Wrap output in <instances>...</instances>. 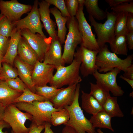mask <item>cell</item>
I'll return each instance as SVG.
<instances>
[{"label": "cell", "instance_id": "37", "mask_svg": "<svg viewBox=\"0 0 133 133\" xmlns=\"http://www.w3.org/2000/svg\"><path fill=\"white\" fill-rule=\"evenodd\" d=\"M50 5H54L61 12L62 16L69 18L71 17L67 10L64 0H45Z\"/></svg>", "mask_w": 133, "mask_h": 133}, {"label": "cell", "instance_id": "39", "mask_svg": "<svg viewBox=\"0 0 133 133\" xmlns=\"http://www.w3.org/2000/svg\"><path fill=\"white\" fill-rule=\"evenodd\" d=\"M9 37H7L0 34V51L2 52L4 56L5 54L9 42Z\"/></svg>", "mask_w": 133, "mask_h": 133}, {"label": "cell", "instance_id": "15", "mask_svg": "<svg viewBox=\"0 0 133 133\" xmlns=\"http://www.w3.org/2000/svg\"><path fill=\"white\" fill-rule=\"evenodd\" d=\"M50 5L45 0L39 2L38 10L40 20L52 41L58 39L57 32L55 30L56 23L51 18L49 7Z\"/></svg>", "mask_w": 133, "mask_h": 133}, {"label": "cell", "instance_id": "18", "mask_svg": "<svg viewBox=\"0 0 133 133\" xmlns=\"http://www.w3.org/2000/svg\"><path fill=\"white\" fill-rule=\"evenodd\" d=\"M14 63L17 69L18 75L21 79L28 88L35 93V87L32 79L34 66L24 62L17 56L14 60Z\"/></svg>", "mask_w": 133, "mask_h": 133}, {"label": "cell", "instance_id": "22", "mask_svg": "<svg viewBox=\"0 0 133 133\" xmlns=\"http://www.w3.org/2000/svg\"><path fill=\"white\" fill-rule=\"evenodd\" d=\"M50 12L54 16L58 27L57 36L61 44L65 42L67 30L66 24L69 18L64 17L59 10L55 7L50 9Z\"/></svg>", "mask_w": 133, "mask_h": 133}, {"label": "cell", "instance_id": "13", "mask_svg": "<svg viewBox=\"0 0 133 133\" xmlns=\"http://www.w3.org/2000/svg\"><path fill=\"white\" fill-rule=\"evenodd\" d=\"M32 8L31 5L21 3L17 0H0V14L12 22L15 23L20 20L22 15L31 11Z\"/></svg>", "mask_w": 133, "mask_h": 133}, {"label": "cell", "instance_id": "44", "mask_svg": "<svg viewBox=\"0 0 133 133\" xmlns=\"http://www.w3.org/2000/svg\"><path fill=\"white\" fill-rule=\"evenodd\" d=\"M123 76L126 78L133 80V64L128 67L126 71L124 72Z\"/></svg>", "mask_w": 133, "mask_h": 133}, {"label": "cell", "instance_id": "40", "mask_svg": "<svg viewBox=\"0 0 133 133\" xmlns=\"http://www.w3.org/2000/svg\"><path fill=\"white\" fill-rule=\"evenodd\" d=\"M44 124L38 126L32 123L29 127L28 133H41L44 129Z\"/></svg>", "mask_w": 133, "mask_h": 133}, {"label": "cell", "instance_id": "49", "mask_svg": "<svg viewBox=\"0 0 133 133\" xmlns=\"http://www.w3.org/2000/svg\"><path fill=\"white\" fill-rule=\"evenodd\" d=\"M119 77L120 78L122 79L125 81L130 85L131 87L133 89V80L124 77L122 75H121Z\"/></svg>", "mask_w": 133, "mask_h": 133}, {"label": "cell", "instance_id": "54", "mask_svg": "<svg viewBox=\"0 0 133 133\" xmlns=\"http://www.w3.org/2000/svg\"><path fill=\"white\" fill-rule=\"evenodd\" d=\"M11 133H14L13 132L12 130H11Z\"/></svg>", "mask_w": 133, "mask_h": 133}, {"label": "cell", "instance_id": "48", "mask_svg": "<svg viewBox=\"0 0 133 133\" xmlns=\"http://www.w3.org/2000/svg\"><path fill=\"white\" fill-rule=\"evenodd\" d=\"M5 107L0 103V121L3 120Z\"/></svg>", "mask_w": 133, "mask_h": 133}, {"label": "cell", "instance_id": "28", "mask_svg": "<svg viewBox=\"0 0 133 133\" xmlns=\"http://www.w3.org/2000/svg\"><path fill=\"white\" fill-rule=\"evenodd\" d=\"M90 94L102 106L108 97L110 95L109 92L104 89L98 84L90 82Z\"/></svg>", "mask_w": 133, "mask_h": 133}, {"label": "cell", "instance_id": "32", "mask_svg": "<svg viewBox=\"0 0 133 133\" xmlns=\"http://www.w3.org/2000/svg\"><path fill=\"white\" fill-rule=\"evenodd\" d=\"M35 87L36 94L44 97L49 101L54 98L62 88L59 89L53 86L47 85Z\"/></svg>", "mask_w": 133, "mask_h": 133}, {"label": "cell", "instance_id": "43", "mask_svg": "<svg viewBox=\"0 0 133 133\" xmlns=\"http://www.w3.org/2000/svg\"><path fill=\"white\" fill-rule=\"evenodd\" d=\"M128 48L129 50L133 49V32H128L126 35Z\"/></svg>", "mask_w": 133, "mask_h": 133}, {"label": "cell", "instance_id": "26", "mask_svg": "<svg viewBox=\"0 0 133 133\" xmlns=\"http://www.w3.org/2000/svg\"><path fill=\"white\" fill-rule=\"evenodd\" d=\"M98 0H84V5L89 15L94 19L98 20H102L107 16L106 11L101 9L98 5Z\"/></svg>", "mask_w": 133, "mask_h": 133}, {"label": "cell", "instance_id": "51", "mask_svg": "<svg viewBox=\"0 0 133 133\" xmlns=\"http://www.w3.org/2000/svg\"><path fill=\"white\" fill-rule=\"evenodd\" d=\"M97 131L98 133H104L100 129H98L97 130Z\"/></svg>", "mask_w": 133, "mask_h": 133}, {"label": "cell", "instance_id": "47", "mask_svg": "<svg viewBox=\"0 0 133 133\" xmlns=\"http://www.w3.org/2000/svg\"><path fill=\"white\" fill-rule=\"evenodd\" d=\"M51 124L49 122L44 123L45 130L43 133H54L51 129Z\"/></svg>", "mask_w": 133, "mask_h": 133}, {"label": "cell", "instance_id": "7", "mask_svg": "<svg viewBox=\"0 0 133 133\" xmlns=\"http://www.w3.org/2000/svg\"><path fill=\"white\" fill-rule=\"evenodd\" d=\"M32 116L21 111L14 104L6 106L3 120L8 123L14 133H28L29 128L25 125L26 120L31 121Z\"/></svg>", "mask_w": 133, "mask_h": 133}, {"label": "cell", "instance_id": "1", "mask_svg": "<svg viewBox=\"0 0 133 133\" xmlns=\"http://www.w3.org/2000/svg\"><path fill=\"white\" fill-rule=\"evenodd\" d=\"M133 55H128L124 59L119 57L115 53L110 51L107 45L100 48L97 55L96 64L98 71L104 73L117 68L125 72L132 64Z\"/></svg>", "mask_w": 133, "mask_h": 133}, {"label": "cell", "instance_id": "19", "mask_svg": "<svg viewBox=\"0 0 133 133\" xmlns=\"http://www.w3.org/2000/svg\"><path fill=\"white\" fill-rule=\"evenodd\" d=\"M21 30L16 27L13 30L7 51L4 56L3 62L11 65L14 63V60L17 56V50L20 40L22 36Z\"/></svg>", "mask_w": 133, "mask_h": 133}, {"label": "cell", "instance_id": "3", "mask_svg": "<svg viewBox=\"0 0 133 133\" xmlns=\"http://www.w3.org/2000/svg\"><path fill=\"white\" fill-rule=\"evenodd\" d=\"M14 104L20 110L30 114L32 116V123L38 126L44 125L45 122L51 123L52 113L60 110L54 108L52 103L49 100Z\"/></svg>", "mask_w": 133, "mask_h": 133}, {"label": "cell", "instance_id": "35", "mask_svg": "<svg viewBox=\"0 0 133 133\" xmlns=\"http://www.w3.org/2000/svg\"><path fill=\"white\" fill-rule=\"evenodd\" d=\"M5 81L10 88L22 93L27 87L21 79L17 77L14 79L7 80Z\"/></svg>", "mask_w": 133, "mask_h": 133}, {"label": "cell", "instance_id": "10", "mask_svg": "<svg viewBox=\"0 0 133 133\" xmlns=\"http://www.w3.org/2000/svg\"><path fill=\"white\" fill-rule=\"evenodd\" d=\"M39 1L35 0L30 12L27 16L15 22L16 27L21 30L27 29L32 33H37L46 37L42 30L44 26L41 23L38 6Z\"/></svg>", "mask_w": 133, "mask_h": 133}, {"label": "cell", "instance_id": "31", "mask_svg": "<svg viewBox=\"0 0 133 133\" xmlns=\"http://www.w3.org/2000/svg\"><path fill=\"white\" fill-rule=\"evenodd\" d=\"M128 14L122 13L117 14L115 26V36L119 35H126L128 33L126 21Z\"/></svg>", "mask_w": 133, "mask_h": 133}, {"label": "cell", "instance_id": "21", "mask_svg": "<svg viewBox=\"0 0 133 133\" xmlns=\"http://www.w3.org/2000/svg\"><path fill=\"white\" fill-rule=\"evenodd\" d=\"M22 93L10 88L5 81L0 80V103L5 107L14 104Z\"/></svg>", "mask_w": 133, "mask_h": 133}, {"label": "cell", "instance_id": "27", "mask_svg": "<svg viewBox=\"0 0 133 133\" xmlns=\"http://www.w3.org/2000/svg\"><path fill=\"white\" fill-rule=\"evenodd\" d=\"M109 44L112 52L116 55H127L128 48L126 35L115 36L113 40Z\"/></svg>", "mask_w": 133, "mask_h": 133}, {"label": "cell", "instance_id": "6", "mask_svg": "<svg viewBox=\"0 0 133 133\" xmlns=\"http://www.w3.org/2000/svg\"><path fill=\"white\" fill-rule=\"evenodd\" d=\"M106 11L107 19L103 24L97 22L92 16L88 15L89 19L97 34V42L100 48L106 43H110L115 37V26L117 14Z\"/></svg>", "mask_w": 133, "mask_h": 133}, {"label": "cell", "instance_id": "2", "mask_svg": "<svg viewBox=\"0 0 133 133\" xmlns=\"http://www.w3.org/2000/svg\"><path fill=\"white\" fill-rule=\"evenodd\" d=\"M80 88V84H77L72 103L64 108L67 110L69 117V120L65 125L71 127L77 133H97L89 120L85 117L80 106L79 99Z\"/></svg>", "mask_w": 133, "mask_h": 133}, {"label": "cell", "instance_id": "20", "mask_svg": "<svg viewBox=\"0 0 133 133\" xmlns=\"http://www.w3.org/2000/svg\"><path fill=\"white\" fill-rule=\"evenodd\" d=\"M17 54L23 61L33 66L38 60L37 55L26 39L21 36L18 44Z\"/></svg>", "mask_w": 133, "mask_h": 133}, {"label": "cell", "instance_id": "50", "mask_svg": "<svg viewBox=\"0 0 133 133\" xmlns=\"http://www.w3.org/2000/svg\"><path fill=\"white\" fill-rule=\"evenodd\" d=\"M4 55L3 53L0 51V69L2 67V63L3 62Z\"/></svg>", "mask_w": 133, "mask_h": 133}, {"label": "cell", "instance_id": "30", "mask_svg": "<svg viewBox=\"0 0 133 133\" xmlns=\"http://www.w3.org/2000/svg\"><path fill=\"white\" fill-rule=\"evenodd\" d=\"M69 115L65 108L54 111L51 115V123L53 126H57L62 124H66L69 120Z\"/></svg>", "mask_w": 133, "mask_h": 133}, {"label": "cell", "instance_id": "16", "mask_svg": "<svg viewBox=\"0 0 133 133\" xmlns=\"http://www.w3.org/2000/svg\"><path fill=\"white\" fill-rule=\"evenodd\" d=\"M75 84L63 88L50 101L54 108L60 109L71 105L74 98L76 85Z\"/></svg>", "mask_w": 133, "mask_h": 133}, {"label": "cell", "instance_id": "24", "mask_svg": "<svg viewBox=\"0 0 133 133\" xmlns=\"http://www.w3.org/2000/svg\"><path fill=\"white\" fill-rule=\"evenodd\" d=\"M112 117L103 110L93 115L89 120L93 127L99 129L105 128L114 132L111 123Z\"/></svg>", "mask_w": 133, "mask_h": 133}, {"label": "cell", "instance_id": "5", "mask_svg": "<svg viewBox=\"0 0 133 133\" xmlns=\"http://www.w3.org/2000/svg\"><path fill=\"white\" fill-rule=\"evenodd\" d=\"M66 24L68 31L64 42L62 58L65 64H70L74 59L76 47L82 43V38L75 17L69 18Z\"/></svg>", "mask_w": 133, "mask_h": 133}, {"label": "cell", "instance_id": "8", "mask_svg": "<svg viewBox=\"0 0 133 133\" xmlns=\"http://www.w3.org/2000/svg\"><path fill=\"white\" fill-rule=\"evenodd\" d=\"M79 5L75 17L78 22L82 42L81 45L89 50L99 51L100 50L95 34L92 32L91 26L87 22L83 11L84 0H78Z\"/></svg>", "mask_w": 133, "mask_h": 133}, {"label": "cell", "instance_id": "34", "mask_svg": "<svg viewBox=\"0 0 133 133\" xmlns=\"http://www.w3.org/2000/svg\"><path fill=\"white\" fill-rule=\"evenodd\" d=\"M15 27V22H12L7 17L4 16L0 20V34L6 37H9Z\"/></svg>", "mask_w": 133, "mask_h": 133}, {"label": "cell", "instance_id": "52", "mask_svg": "<svg viewBox=\"0 0 133 133\" xmlns=\"http://www.w3.org/2000/svg\"><path fill=\"white\" fill-rule=\"evenodd\" d=\"M4 15L1 14H0V20L4 16Z\"/></svg>", "mask_w": 133, "mask_h": 133}, {"label": "cell", "instance_id": "23", "mask_svg": "<svg viewBox=\"0 0 133 133\" xmlns=\"http://www.w3.org/2000/svg\"><path fill=\"white\" fill-rule=\"evenodd\" d=\"M82 107L88 113L95 115L103 110L102 106L90 93L81 91Z\"/></svg>", "mask_w": 133, "mask_h": 133}, {"label": "cell", "instance_id": "29", "mask_svg": "<svg viewBox=\"0 0 133 133\" xmlns=\"http://www.w3.org/2000/svg\"><path fill=\"white\" fill-rule=\"evenodd\" d=\"M47 100L44 97L32 91L28 88H26L22 94L17 98L14 103L19 102H31L34 101H44Z\"/></svg>", "mask_w": 133, "mask_h": 133}, {"label": "cell", "instance_id": "42", "mask_svg": "<svg viewBox=\"0 0 133 133\" xmlns=\"http://www.w3.org/2000/svg\"><path fill=\"white\" fill-rule=\"evenodd\" d=\"M105 1L111 7H115L123 2H130L133 1V0H106Z\"/></svg>", "mask_w": 133, "mask_h": 133}, {"label": "cell", "instance_id": "25", "mask_svg": "<svg viewBox=\"0 0 133 133\" xmlns=\"http://www.w3.org/2000/svg\"><path fill=\"white\" fill-rule=\"evenodd\" d=\"M102 107L103 110L112 117L124 116L117 103V97L109 96Z\"/></svg>", "mask_w": 133, "mask_h": 133}, {"label": "cell", "instance_id": "14", "mask_svg": "<svg viewBox=\"0 0 133 133\" xmlns=\"http://www.w3.org/2000/svg\"><path fill=\"white\" fill-rule=\"evenodd\" d=\"M55 67L39 60L35 63L32 76L33 84L35 86L47 85L52 80Z\"/></svg>", "mask_w": 133, "mask_h": 133}, {"label": "cell", "instance_id": "38", "mask_svg": "<svg viewBox=\"0 0 133 133\" xmlns=\"http://www.w3.org/2000/svg\"><path fill=\"white\" fill-rule=\"evenodd\" d=\"M68 12L71 17H75L79 5L78 0H65Z\"/></svg>", "mask_w": 133, "mask_h": 133}, {"label": "cell", "instance_id": "17", "mask_svg": "<svg viewBox=\"0 0 133 133\" xmlns=\"http://www.w3.org/2000/svg\"><path fill=\"white\" fill-rule=\"evenodd\" d=\"M61 45L58 39L52 41L45 55L43 62L54 66L56 69L60 66H64L65 63L62 58Z\"/></svg>", "mask_w": 133, "mask_h": 133}, {"label": "cell", "instance_id": "11", "mask_svg": "<svg viewBox=\"0 0 133 133\" xmlns=\"http://www.w3.org/2000/svg\"><path fill=\"white\" fill-rule=\"evenodd\" d=\"M98 52L89 50L81 45L75 52L74 57L78 59L81 62L80 71L84 77L92 75L98 70L96 60Z\"/></svg>", "mask_w": 133, "mask_h": 133}, {"label": "cell", "instance_id": "41", "mask_svg": "<svg viewBox=\"0 0 133 133\" xmlns=\"http://www.w3.org/2000/svg\"><path fill=\"white\" fill-rule=\"evenodd\" d=\"M126 27L128 33L133 32V14H128L126 21Z\"/></svg>", "mask_w": 133, "mask_h": 133}, {"label": "cell", "instance_id": "45", "mask_svg": "<svg viewBox=\"0 0 133 133\" xmlns=\"http://www.w3.org/2000/svg\"><path fill=\"white\" fill-rule=\"evenodd\" d=\"M10 127L9 125L3 120L0 121V133H7V131L3 132L2 130L4 128H9Z\"/></svg>", "mask_w": 133, "mask_h": 133}, {"label": "cell", "instance_id": "33", "mask_svg": "<svg viewBox=\"0 0 133 133\" xmlns=\"http://www.w3.org/2000/svg\"><path fill=\"white\" fill-rule=\"evenodd\" d=\"M18 75L17 71L9 64L3 62L0 69V80L6 81L16 78Z\"/></svg>", "mask_w": 133, "mask_h": 133}, {"label": "cell", "instance_id": "9", "mask_svg": "<svg viewBox=\"0 0 133 133\" xmlns=\"http://www.w3.org/2000/svg\"><path fill=\"white\" fill-rule=\"evenodd\" d=\"M121 71L117 68L104 73L96 70L92 75L96 80V83L107 91H110L115 97H117L122 96L124 93L121 87L117 84L116 81L117 76Z\"/></svg>", "mask_w": 133, "mask_h": 133}, {"label": "cell", "instance_id": "53", "mask_svg": "<svg viewBox=\"0 0 133 133\" xmlns=\"http://www.w3.org/2000/svg\"><path fill=\"white\" fill-rule=\"evenodd\" d=\"M133 95V92H132L130 94V96H133L132 95Z\"/></svg>", "mask_w": 133, "mask_h": 133}, {"label": "cell", "instance_id": "46", "mask_svg": "<svg viewBox=\"0 0 133 133\" xmlns=\"http://www.w3.org/2000/svg\"><path fill=\"white\" fill-rule=\"evenodd\" d=\"M62 133H77L76 131L73 128L68 125H65L63 128Z\"/></svg>", "mask_w": 133, "mask_h": 133}, {"label": "cell", "instance_id": "4", "mask_svg": "<svg viewBox=\"0 0 133 133\" xmlns=\"http://www.w3.org/2000/svg\"><path fill=\"white\" fill-rule=\"evenodd\" d=\"M81 62L78 59L74 57L72 63L69 65L61 66L57 67L51 81L50 86L57 88L66 85L69 86L77 84L82 79L79 75Z\"/></svg>", "mask_w": 133, "mask_h": 133}, {"label": "cell", "instance_id": "12", "mask_svg": "<svg viewBox=\"0 0 133 133\" xmlns=\"http://www.w3.org/2000/svg\"><path fill=\"white\" fill-rule=\"evenodd\" d=\"M21 33L37 54L39 61H43L51 42V38L50 37H44L38 33H33L26 29L21 30Z\"/></svg>", "mask_w": 133, "mask_h": 133}, {"label": "cell", "instance_id": "36", "mask_svg": "<svg viewBox=\"0 0 133 133\" xmlns=\"http://www.w3.org/2000/svg\"><path fill=\"white\" fill-rule=\"evenodd\" d=\"M111 9L113 10V11L117 14L122 13L133 14V1L123 2L111 7Z\"/></svg>", "mask_w": 133, "mask_h": 133}]
</instances>
